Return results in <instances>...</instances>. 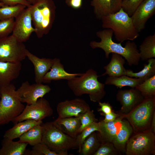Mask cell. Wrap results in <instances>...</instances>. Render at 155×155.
<instances>
[{
    "instance_id": "44",
    "label": "cell",
    "mask_w": 155,
    "mask_h": 155,
    "mask_svg": "<svg viewBox=\"0 0 155 155\" xmlns=\"http://www.w3.org/2000/svg\"><path fill=\"white\" fill-rule=\"evenodd\" d=\"M36 0H27L28 1L30 4H32L34 3Z\"/></svg>"
},
{
    "instance_id": "22",
    "label": "cell",
    "mask_w": 155,
    "mask_h": 155,
    "mask_svg": "<svg viewBox=\"0 0 155 155\" xmlns=\"http://www.w3.org/2000/svg\"><path fill=\"white\" fill-rule=\"evenodd\" d=\"M54 122L63 132L70 136L76 138L81 126L79 117H58Z\"/></svg>"
},
{
    "instance_id": "23",
    "label": "cell",
    "mask_w": 155,
    "mask_h": 155,
    "mask_svg": "<svg viewBox=\"0 0 155 155\" xmlns=\"http://www.w3.org/2000/svg\"><path fill=\"white\" fill-rule=\"evenodd\" d=\"M42 123V121H36L31 119L26 120L18 122L14 124L13 127L5 131L3 137L12 140L19 138L32 127L41 124Z\"/></svg>"
},
{
    "instance_id": "36",
    "label": "cell",
    "mask_w": 155,
    "mask_h": 155,
    "mask_svg": "<svg viewBox=\"0 0 155 155\" xmlns=\"http://www.w3.org/2000/svg\"><path fill=\"white\" fill-rule=\"evenodd\" d=\"M14 22V18L0 20V38L8 36L12 33Z\"/></svg>"
},
{
    "instance_id": "10",
    "label": "cell",
    "mask_w": 155,
    "mask_h": 155,
    "mask_svg": "<svg viewBox=\"0 0 155 155\" xmlns=\"http://www.w3.org/2000/svg\"><path fill=\"white\" fill-rule=\"evenodd\" d=\"M53 110L48 101L42 98H39L34 103L25 106L22 112L12 122L15 124L26 120L42 121L51 116Z\"/></svg>"
},
{
    "instance_id": "24",
    "label": "cell",
    "mask_w": 155,
    "mask_h": 155,
    "mask_svg": "<svg viewBox=\"0 0 155 155\" xmlns=\"http://www.w3.org/2000/svg\"><path fill=\"white\" fill-rule=\"evenodd\" d=\"M0 155H24L27 143L14 142L12 140L4 138L1 142Z\"/></svg>"
},
{
    "instance_id": "13",
    "label": "cell",
    "mask_w": 155,
    "mask_h": 155,
    "mask_svg": "<svg viewBox=\"0 0 155 155\" xmlns=\"http://www.w3.org/2000/svg\"><path fill=\"white\" fill-rule=\"evenodd\" d=\"M90 110L88 104L84 100L80 98L60 102L57 106L59 118L79 117Z\"/></svg>"
},
{
    "instance_id": "40",
    "label": "cell",
    "mask_w": 155,
    "mask_h": 155,
    "mask_svg": "<svg viewBox=\"0 0 155 155\" xmlns=\"http://www.w3.org/2000/svg\"><path fill=\"white\" fill-rule=\"evenodd\" d=\"M98 102V105L100 108L98 109V111L107 114L112 111V108L110 104L108 102H102L100 101Z\"/></svg>"
},
{
    "instance_id": "41",
    "label": "cell",
    "mask_w": 155,
    "mask_h": 155,
    "mask_svg": "<svg viewBox=\"0 0 155 155\" xmlns=\"http://www.w3.org/2000/svg\"><path fill=\"white\" fill-rule=\"evenodd\" d=\"M66 3L72 8L78 9L81 6L82 0H65Z\"/></svg>"
},
{
    "instance_id": "11",
    "label": "cell",
    "mask_w": 155,
    "mask_h": 155,
    "mask_svg": "<svg viewBox=\"0 0 155 155\" xmlns=\"http://www.w3.org/2000/svg\"><path fill=\"white\" fill-rule=\"evenodd\" d=\"M50 87L42 83L30 84L28 81L23 82L16 92L20 101L29 105L35 103L51 90Z\"/></svg>"
},
{
    "instance_id": "30",
    "label": "cell",
    "mask_w": 155,
    "mask_h": 155,
    "mask_svg": "<svg viewBox=\"0 0 155 155\" xmlns=\"http://www.w3.org/2000/svg\"><path fill=\"white\" fill-rule=\"evenodd\" d=\"M148 63L144 64L143 69L137 72H134L130 69H126V75L145 81L155 75V59L152 58L147 60Z\"/></svg>"
},
{
    "instance_id": "6",
    "label": "cell",
    "mask_w": 155,
    "mask_h": 155,
    "mask_svg": "<svg viewBox=\"0 0 155 155\" xmlns=\"http://www.w3.org/2000/svg\"><path fill=\"white\" fill-rule=\"evenodd\" d=\"M0 124L8 123L22 112L25 106L20 100L15 86L0 87Z\"/></svg>"
},
{
    "instance_id": "4",
    "label": "cell",
    "mask_w": 155,
    "mask_h": 155,
    "mask_svg": "<svg viewBox=\"0 0 155 155\" xmlns=\"http://www.w3.org/2000/svg\"><path fill=\"white\" fill-rule=\"evenodd\" d=\"M101 20L102 27L111 29L115 39L119 42L126 40L133 41L139 36L131 17L121 8L117 12L104 16Z\"/></svg>"
},
{
    "instance_id": "19",
    "label": "cell",
    "mask_w": 155,
    "mask_h": 155,
    "mask_svg": "<svg viewBox=\"0 0 155 155\" xmlns=\"http://www.w3.org/2000/svg\"><path fill=\"white\" fill-rule=\"evenodd\" d=\"M21 67V62L0 61V87L9 85L13 80L18 78Z\"/></svg>"
},
{
    "instance_id": "35",
    "label": "cell",
    "mask_w": 155,
    "mask_h": 155,
    "mask_svg": "<svg viewBox=\"0 0 155 155\" xmlns=\"http://www.w3.org/2000/svg\"><path fill=\"white\" fill-rule=\"evenodd\" d=\"M79 117L81 124L78 131V134L85 128L97 121L95 117L93 111L90 110L81 114Z\"/></svg>"
},
{
    "instance_id": "14",
    "label": "cell",
    "mask_w": 155,
    "mask_h": 155,
    "mask_svg": "<svg viewBox=\"0 0 155 155\" xmlns=\"http://www.w3.org/2000/svg\"><path fill=\"white\" fill-rule=\"evenodd\" d=\"M155 13V0H144L131 17L139 32L144 30L148 20Z\"/></svg>"
},
{
    "instance_id": "32",
    "label": "cell",
    "mask_w": 155,
    "mask_h": 155,
    "mask_svg": "<svg viewBox=\"0 0 155 155\" xmlns=\"http://www.w3.org/2000/svg\"><path fill=\"white\" fill-rule=\"evenodd\" d=\"M144 98L152 97L155 95V75L146 79L135 88Z\"/></svg>"
},
{
    "instance_id": "21",
    "label": "cell",
    "mask_w": 155,
    "mask_h": 155,
    "mask_svg": "<svg viewBox=\"0 0 155 155\" xmlns=\"http://www.w3.org/2000/svg\"><path fill=\"white\" fill-rule=\"evenodd\" d=\"M112 54L111 61L104 67L105 72L102 75H108L110 77H119L126 75V69L124 66L125 63V59L119 54Z\"/></svg>"
},
{
    "instance_id": "5",
    "label": "cell",
    "mask_w": 155,
    "mask_h": 155,
    "mask_svg": "<svg viewBox=\"0 0 155 155\" xmlns=\"http://www.w3.org/2000/svg\"><path fill=\"white\" fill-rule=\"evenodd\" d=\"M32 24L37 37L41 38L51 29L55 18L53 0H36L30 6Z\"/></svg>"
},
{
    "instance_id": "46",
    "label": "cell",
    "mask_w": 155,
    "mask_h": 155,
    "mask_svg": "<svg viewBox=\"0 0 155 155\" xmlns=\"http://www.w3.org/2000/svg\"></svg>"
},
{
    "instance_id": "16",
    "label": "cell",
    "mask_w": 155,
    "mask_h": 155,
    "mask_svg": "<svg viewBox=\"0 0 155 155\" xmlns=\"http://www.w3.org/2000/svg\"><path fill=\"white\" fill-rule=\"evenodd\" d=\"M123 0H92L91 5L93 7L96 17L101 20L103 17L115 13L121 8Z\"/></svg>"
},
{
    "instance_id": "38",
    "label": "cell",
    "mask_w": 155,
    "mask_h": 155,
    "mask_svg": "<svg viewBox=\"0 0 155 155\" xmlns=\"http://www.w3.org/2000/svg\"><path fill=\"white\" fill-rule=\"evenodd\" d=\"M117 154V150L112 143L103 142H102L93 155H113Z\"/></svg>"
},
{
    "instance_id": "27",
    "label": "cell",
    "mask_w": 155,
    "mask_h": 155,
    "mask_svg": "<svg viewBox=\"0 0 155 155\" xmlns=\"http://www.w3.org/2000/svg\"><path fill=\"white\" fill-rule=\"evenodd\" d=\"M41 124L30 128L19 138L18 141L27 143L32 146L42 143L43 128Z\"/></svg>"
},
{
    "instance_id": "2",
    "label": "cell",
    "mask_w": 155,
    "mask_h": 155,
    "mask_svg": "<svg viewBox=\"0 0 155 155\" xmlns=\"http://www.w3.org/2000/svg\"><path fill=\"white\" fill-rule=\"evenodd\" d=\"M100 76L95 70L90 69L80 76L68 80L67 85L76 96L88 94L91 101L99 102L106 94L105 84L98 80Z\"/></svg>"
},
{
    "instance_id": "20",
    "label": "cell",
    "mask_w": 155,
    "mask_h": 155,
    "mask_svg": "<svg viewBox=\"0 0 155 155\" xmlns=\"http://www.w3.org/2000/svg\"><path fill=\"white\" fill-rule=\"evenodd\" d=\"M122 121L121 117H117L113 121L99 122L100 131L98 133L102 142L112 143L121 128Z\"/></svg>"
},
{
    "instance_id": "45",
    "label": "cell",
    "mask_w": 155,
    "mask_h": 155,
    "mask_svg": "<svg viewBox=\"0 0 155 155\" xmlns=\"http://www.w3.org/2000/svg\"><path fill=\"white\" fill-rule=\"evenodd\" d=\"M5 5L3 3L0 2V7L4 6Z\"/></svg>"
},
{
    "instance_id": "31",
    "label": "cell",
    "mask_w": 155,
    "mask_h": 155,
    "mask_svg": "<svg viewBox=\"0 0 155 155\" xmlns=\"http://www.w3.org/2000/svg\"><path fill=\"white\" fill-rule=\"evenodd\" d=\"M26 7L21 4L0 7V20L15 18Z\"/></svg>"
},
{
    "instance_id": "9",
    "label": "cell",
    "mask_w": 155,
    "mask_h": 155,
    "mask_svg": "<svg viewBox=\"0 0 155 155\" xmlns=\"http://www.w3.org/2000/svg\"><path fill=\"white\" fill-rule=\"evenodd\" d=\"M155 105V96L145 98L126 117L135 129H144L150 122Z\"/></svg>"
},
{
    "instance_id": "26",
    "label": "cell",
    "mask_w": 155,
    "mask_h": 155,
    "mask_svg": "<svg viewBox=\"0 0 155 155\" xmlns=\"http://www.w3.org/2000/svg\"><path fill=\"white\" fill-rule=\"evenodd\" d=\"M95 131L88 136L83 142L79 155H93L102 143L99 133Z\"/></svg>"
},
{
    "instance_id": "28",
    "label": "cell",
    "mask_w": 155,
    "mask_h": 155,
    "mask_svg": "<svg viewBox=\"0 0 155 155\" xmlns=\"http://www.w3.org/2000/svg\"><path fill=\"white\" fill-rule=\"evenodd\" d=\"M144 81L140 78H133L126 75L119 77L109 76L106 79L105 84L113 85L120 88L126 86L135 88Z\"/></svg>"
},
{
    "instance_id": "17",
    "label": "cell",
    "mask_w": 155,
    "mask_h": 155,
    "mask_svg": "<svg viewBox=\"0 0 155 155\" xmlns=\"http://www.w3.org/2000/svg\"><path fill=\"white\" fill-rule=\"evenodd\" d=\"M82 73H70L66 71L60 60L57 58L53 59V64L50 69L44 75L42 79V83H49L52 80H69L75 77L80 76Z\"/></svg>"
},
{
    "instance_id": "43",
    "label": "cell",
    "mask_w": 155,
    "mask_h": 155,
    "mask_svg": "<svg viewBox=\"0 0 155 155\" xmlns=\"http://www.w3.org/2000/svg\"><path fill=\"white\" fill-rule=\"evenodd\" d=\"M151 129L153 132L155 133V112H154L152 116V120L151 124Z\"/></svg>"
},
{
    "instance_id": "34",
    "label": "cell",
    "mask_w": 155,
    "mask_h": 155,
    "mask_svg": "<svg viewBox=\"0 0 155 155\" xmlns=\"http://www.w3.org/2000/svg\"><path fill=\"white\" fill-rule=\"evenodd\" d=\"M26 155H59L56 152L50 150L44 144L41 143L33 146L32 150H26Z\"/></svg>"
},
{
    "instance_id": "15",
    "label": "cell",
    "mask_w": 155,
    "mask_h": 155,
    "mask_svg": "<svg viewBox=\"0 0 155 155\" xmlns=\"http://www.w3.org/2000/svg\"><path fill=\"white\" fill-rule=\"evenodd\" d=\"M117 98L122 105L121 111L125 113L129 111L145 99L140 92L135 88L119 90Z\"/></svg>"
},
{
    "instance_id": "25",
    "label": "cell",
    "mask_w": 155,
    "mask_h": 155,
    "mask_svg": "<svg viewBox=\"0 0 155 155\" xmlns=\"http://www.w3.org/2000/svg\"><path fill=\"white\" fill-rule=\"evenodd\" d=\"M132 130V127L129 122L123 120L121 128L112 142L117 150L122 151L125 149Z\"/></svg>"
},
{
    "instance_id": "42",
    "label": "cell",
    "mask_w": 155,
    "mask_h": 155,
    "mask_svg": "<svg viewBox=\"0 0 155 155\" xmlns=\"http://www.w3.org/2000/svg\"><path fill=\"white\" fill-rule=\"evenodd\" d=\"M101 115L104 116V118L103 121L104 122L113 121L116 119L118 116V115L112 111L111 113L107 114H105L102 113Z\"/></svg>"
},
{
    "instance_id": "29",
    "label": "cell",
    "mask_w": 155,
    "mask_h": 155,
    "mask_svg": "<svg viewBox=\"0 0 155 155\" xmlns=\"http://www.w3.org/2000/svg\"><path fill=\"white\" fill-rule=\"evenodd\" d=\"M139 53L143 61L155 58V33L145 38L140 46Z\"/></svg>"
},
{
    "instance_id": "47",
    "label": "cell",
    "mask_w": 155,
    "mask_h": 155,
    "mask_svg": "<svg viewBox=\"0 0 155 155\" xmlns=\"http://www.w3.org/2000/svg\"><path fill=\"white\" fill-rule=\"evenodd\" d=\"M0 125H1L0 124Z\"/></svg>"
},
{
    "instance_id": "37",
    "label": "cell",
    "mask_w": 155,
    "mask_h": 155,
    "mask_svg": "<svg viewBox=\"0 0 155 155\" xmlns=\"http://www.w3.org/2000/svg\"><path fill=\"white\" fill-rule=\"evenodd\" d=\"M144 0H123L121 8L131 17L138 6Z\"/></svg>"
},
{
    "instance_id": "7",
    "label": "cell",
    "mask_w": 155,
    "mask_h": 155,
    "mask_svg": "<svg viewBox=\"0 0 155 155\" xmlns=\"http://www.w3.org/2000/svg\"><path fill=\"white\" fill-rule=\"evenodd\" d=\"M24 42L12 34L0 38V61L20 63L26 57L27 51Z\"/></svg>"
},
{
    "instance_id": "1",
    "label": "cell",
    "mask_w": 155,
    "mask_h": 155,
    "mask_svg": "<svg viewBox=\"0 0 155 155\" xmlns=\"http://www.w3.org/2000/svg\"><path fill=\"white\" fill-rule=\"evenodd\" d=\"M113 31L110 29H105L96 32V36L100 39V42L92 41L90 47L93 49L99 48L104 52L105 57L108 59L110 53L119 54L127 60L129 66L137 65L140 59L139 50L134 42L128 40L123 47L121 43H116L113 41L112 37Z\"/></svg>"
},
{
    "instance_id": "12",
    "label": "cell",
    "mask_w": 155,
    "mask_h": 155,
    "mask_svg": "<svg viewBox=\"0 0 155 155\" xmlns=\"http://www.w3.org/2000/svg\"><path fill=\"white\" fill-rule=\"evenodd\" d=\"M32 24L30 6L25 8L15 18L12 34L21 42L26 41L32 33L35 32Z\"/></svg>"
},
{
    "instance_id": "8",
    "label": "cell",
    "mask_w": 155,
    "mask_h": 155,
    "mask_svg": "<svg viewBox=\"0 0 155 155\" xmlns=\"http://www.w3.org/2000/svg\"><path fill=\"white\" fill-rule=\"evenodd\" d=\"M127 155H147L153 154L155 149L154 133L148 131L132 136L126 143Z\"/></svg>"
},
{
    "instance_id": "3",
    "label": "cell",
    "mask_w": 155,
    "mask_h": 155,
    "mask_svg": "<svg viewBox=\"0 0 155 155\" xmlns=\"http://www.w3.org/2000/svg\"><path fill=\"white\" fill-rule=\"evenodd\" d=\"M42 143L51 150L59 155H67L70 150L78 149L76 138L72 137L61 131L54 121L43 123Z\"/></svg>"
},
{
    "instance_id": "18",
    "label": "cell",
    "mask_w": 155,
    "mask_h": 155,
    "mask_svg": "<svg viewBox=\"0 0 155 155\" xmlns=\"http://www.w3.org/2000/svg\"><path fill=\"white\" fill-rule=\"evenodd\" d=\"M26 57L34 66L36 83H42L43 77L51 68L53 59L39 58L28 50L26 53Z\"/></svg>"
},
{
    "instance_id": "39",
    "label": "cell",
    "mask_w": 155,
    "mask_h": 155,
    "mask_svg": "<svg viewBox=\"0 0 155 155\" xmlns=\"http://www.w3.org/2000/svg\"><path fill=\"white\" fill-rule=\"evenodd\" d=\"M0 2L5 5H13L21 4L28 7L31 5L27 0H0Z\"/></svg>"
},
{
    "instance_id": "33",
    "label": "cell",
    "mask_w": 155,
    "mask_h": 155,
    "mask_svg": "<svg viewBox=\"0 0 155 155\" xmlns=\"http://www.w3.org/2000/svg\"><path fill=\"white\" fill-rule=\"evenodd\" d=\"M95 131H100V122H94L84 129L79 133L76 139L79 146L78 152L79 153L81 149V146L84 140L92 132Z\"/></svg>"
}]
</instances>
